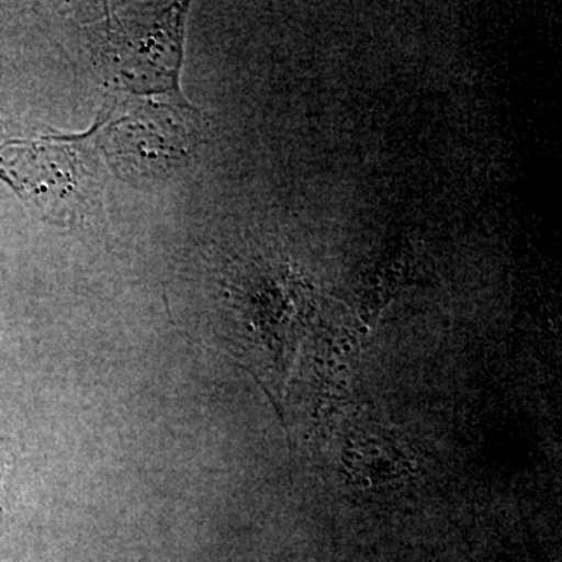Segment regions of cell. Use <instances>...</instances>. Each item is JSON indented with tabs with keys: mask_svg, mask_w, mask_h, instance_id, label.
I'll list each match as a JSON object with an SVG mask.
<instances>
[{
	"mask_svg": "<svg viewBox=\"0 0 562 562\" xmlns=\"http://www.w3.org/2000/svg\"><path fill=\"white\" fill-rule=\"evenodd\" d=\"M350 482L364 491L395 490L417 471L416 454L401 439L380 431L351 436L342 450Z\"/></svg>",
	"mask_w": 562,
	"mask_h": 562,
	"instance_id": "6da1fadb",
	"label": "cell"
},
{
	"mask_svg": "<svg viewBox=\"0 0 562 562\" xmlns=\"http://www.w3.org/2000/svg\"><path fill=\"white\" fill-rule=\"evenodd\" d=\"M3 472H5V468H3V462L0 460V490H2Z\"/></svg>",
	"mask_w": 562,
	"mask_h": 562,
	"instance_id": "7a4b0ae2",
	"label": "cell"
}]
</instances>
